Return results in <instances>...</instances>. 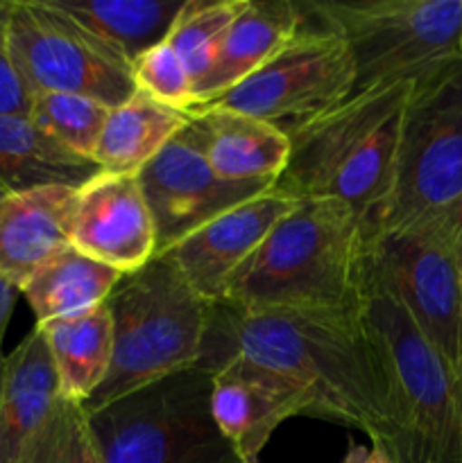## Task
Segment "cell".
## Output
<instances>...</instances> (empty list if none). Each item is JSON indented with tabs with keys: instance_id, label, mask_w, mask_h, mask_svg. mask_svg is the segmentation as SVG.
<instances>
[{
	"instance_id": "cell-1",
	"label": "cell",
	"mask_w": 462,
	"mask_h": 463,
	"mask_svg": "<svg viewBox=\"0 0 462 463\" xmlns=\"http://www.w3.org/2000/svg\"><path fill=\"white\" fill-rule=\"evenodd\" d=\"M231 357L284 375L311 396L313 419L356 428L394 457L399 428L380 357L361 312H247L211 303L195 366L217 373ZM399 461V459H397Z\"/></svg>"
},
{
	"instance_id": "cell-2",
	"label": "cell",
	"mask_w": 462,
	"mask_h": 463,
	"mask_svg": "<svg viewBox=\"0 0 462 463\" xmlns=\"http://www.w3.org/2000/svg\"><path fill=\"white\" fill-rule=\"evenodd\" d=\"M367 235L340 199L303 197L231 279L225 301L247 312H353Z\"/></svg>"
},
{
	"instance_id": "cell-3",
	"label": "cell",
	"mask_w": 462,
	"mask_h": 463,
	"mask_svg": "<svg viewBox=\"0 0 462 463\" xmlns=\"http://www.w3.org/2000/svg\"><path fill=\"white\" fill-rule=\"evenodd\" d=\"M410 89L412 81H394L358 90L290 129L288 165L276 179V193L340 199L361 217L370 240L392 188Z\"/></svg>"
},
{
	"instance_id": "cell-4",
	"label": "cell",
	"mask_w": 462,
	"mask_h": 463,
	"mask_svg": "<svg viewBox=\"0 0 462 463\" xmlns=\"http://www.w3.org/2000/svg\"><path fill=\"white\" fill-rule=\"evenodd\" d=\"M380 357L399 428V463H462V387L457 371L365 260L358 301Z\"/></svg>"
},
{
	"instance_id": "cell-5",
	"label": "cell",
	"mask_w": 462,
	"mask_h": 463,
	"mask_svg": "<svg viewBox=\"0 0 462 463\" xmlns=\"http://www.w3.org/2000/svg\"><path fill=\"white\" fill-rule=\"evenodd\" d=\"M104 306L111 315L113 360L104 383L84 405L86 411L199 362L211 303L163 256L122 276Z\"/></svg>"
},
{
	"instance_id": "cell-6",
	"label": "cell",
	"mask_w": 462,
	"mask_h": 463,
	"mask_svg": "<svg viewBox=\"0 0 462 463\" xmlns=\"http://www.w3.org/2000/svg\"><path fill=\"white\" fill-rule=\"evenodd\" d=\"M303 14L342 36L358 90L421 77L462 59V0H315Z\"/></svg>"
},
{
	"instance_id": "cell-7",
	"label": "cell",
	"mask_w": 462,
	"mask_h": 463,
	"mask_svg": "<svg viewBox=\"0 0 462 463\" xmlns=\"http://www.w3.org/2000/svg\"><path fill=\"white\" fill-rule=\"evenodd\" d=\"M208 401L211 375L193 366L86 414L104 463H245Z\"/></svg>"
},
{
	"instance_id": "cell-8",
	"label": "cell",
	"mask_w": 462,
	"mask_h": 463,
	"mask_svg": "<svg viewBox=\"0 0 462 463\" xmlns=\"http://www.w3.org/2000/svg\"><path fill=\"white\" fill-rule=\"evenodd\" d=\"M462 194V59L412 81L390 197L376 224L399 229L448 211Z\"/></svg>"
},
{
	"instance_id": "cell-9",
	"label": "cell",
	"mask_w": 462,
	"mask_h": 463,
	"mask_svg": "<svg viewBox=\"0 0 462 463\" xmlns=\"http://www.w3.org/2000/svg\"><path fill=\"white\" fill-rule=\"evenodd\" d=\"M367 258L417 328L457 371L462 362V256L447 215L367 240Z\"/></svg>"
},
{
	"instance_id": "cell-10",
	"label": "cell",
	"mask_w": 462,
	"mask_h": 463,
	"mask_svg": "<svg viewBox=\"0 0 462 463\" xmlns=\"http://www.w3.org/2000/svg\"><path fill=\"white\" fill-rule=\"evenodd\" d=\"M9 48L32 95L75 93L116 109L139 90L130 63L54 0H12Z\"/></svg>"
},
{
	"instance_id": "cell-11",
	"label": "cell",
	"mask_w": 462,
	"mask_h": 463,
	"mask_svg": "<svg viewBox=\"0 0 462 463\" xmlns=\"http://www.w3.org/2000/svg\"><path fill=\"white\" fill-rule=\"evenodd\" d=\"M356 71L342 36L324 27L294 34L270 61L236 89L193 109H226L281 127H294L322 116L353 93Z\"/></svg>"
},
{
	"instance_id": "cell-12",
	"label": "cell",
	"mask_w": 462,
	"mask_h": 463,
	"mask_svg": "<svg viewBox=\"0 0 462 463\" xmlns=\"http://www.w3.org/2000/svg\"><path fill=\"white\" fill-rule=\"evenodd\" d=\"M139 181L157 231V256L213 217L274 188L220 179L204 156V131L193 116L139 172Z\"/></svg>"
},
{
	"instance_id": "cell-13",
	"label": "cell",
	"mask_w": 462,
	"mask_h": 463,
	"mask_svg": "<svg viewBox=\"0 0 462 463\" xmlns=\"http://www.w3.org/2000/svg\"><path fill=\"white\" fill-rule=\"evenodd\" d=\"M293 203V197L272 188L213 217L161 256L179 269L186 283L204 301H225L236 271L256 251Z\"/></svg>"
},
{
	"instance_id": "cell-14",
	"label": "cell",
	"mask_w": 462,
	"mask_h": 463,
	"mask_svg": "<svg viewBox=\"0 0 462 463\" xmlns=\"http://www.w3.org/2000/svg\"><path fill=\"white\" fill-rule=\"evenodd\" d=\"M72 247L122 276L157 258V231L139 175H98L77 190Z\"/></svg>"
},
{
	"instance_id": "cell-15",
	"label": "cell",
	"mask_w": 462,
	"mask_h": 463,
	"mask_svg": "<svg viewBox=\"0 0 462 463\" xmlns=\"http://www.w3.org/2000/svg\"><path fill=\"white\" fill-rule=\"evenodd\" d=\"M211 414L222 437L245 463H261V452L279 425L311 416V396L284 375L231 357L211 375Z\"/></svg>"
},
{
	"instance_id": "cell-16",
	"label": "cell",
	"mask_w": 462,
	"mask_h": 463,
	"mask_svg": "<svg viewBox=\"0 0 462 463\" xmlns=\"http://www.w3.org/2000/svg\"><path fill=\"white\" fill-rule=\"evenodd\" d=\"M77 188L48 185L0 197V279L21 292L32 274L72 244Z\"/></svg>"
},
{
	"instance_id": "cell-17",
	"label": "cell",
	"mask_w": 462,
	"mask_h": 463,
	"mask_svg": "<svg viewBox=\"0 0 462 463\" xmlns=\"http://www.w3.org/2000/svg\"><path fill=\"white\" fill-rule=\"evenodd\" d=\"M303 9L290 0H249L231 23L207 75L195 84V104L222 98L265 66L303 27ZM190 107V109H193ZM188 109V111H190Z\"/></svg>"
},
{
	"instance_id": "cell-18",
	"label": "cell",
	"mask_w": 462,
	"mask_h": 463,
	"mask_svg": "<svg viewBox=\"0 0 462 463\" xmlns=\"http://www.w3.org/2000/svg\"><path fill=\"white\" fill-rule=\"evenodd\" d=\"M62 398L43 333L30 335L5 357L0 393V463H23Z\"/></svg>"
},
{
	"instance_id": "cell-19",
	"label": "cell",
	"mask_w": 462,
	"mask_h": 463,
	"mask_svg": "<svg viewBox=\"0 0 462 463\" xmlns=\"http://www.w3.org/2000/svg\"><path fill=\"white\" fill-rule=\"evenodd\" d=\"M204 131V156L220 179L276 184L288 165L290 138L281 127L226 109H190Z\"/></svg>"
},
{
	"instance_id": "cell-20",
	"label": "cell",
	"mask_w": 462,
	"mask_h": 463,
	"mask_svg": "<svg viewBox=\"0 0 462 463\" xmlns=\"http://www.w3.org/2000/svg\"><path fill=\"white\" fill-rule=\"evenodd\" d=\"M98 175L102 170L91 158L45 134L30 116L0 113V194L48 185L80 190Z\"/></svg>"
},
{
	"instance_id": "cell-21",
	"label": "cell",
	"mask_w": 462,
	"mask_h": 463,
	"mask_svg": "<svg viewBox=\"0 0 462 463\" xmlns=\"http://www.w3.org/2000/svg\"><path fill=\"white\" fill-rule=\"evenodd\" d=\"M43 333L66 401L84 407L107 378L113 360V326L107 306L48 321Z\"/></svg>"
},
{
	"instance_id": "cell-22",
	"label": "cell",
	"mask_w": 462,
	"mask_h": 463,
	"mask_svg": "<svg viewBox=\"0 0 462 463\" xmlns=\"http://www.w3.org/2000/svg\"><path fill=\"white\" fill-rule=\"evenodd\" d=\"M190 116L136 90L111 109L102 127L93 161L107 175H139L177 134Z\"/></svg>"
},
{
	"instance_id": "cell-23",
	"label": "cell",
	"mask_w": 462,
	"mask_h": 463,
	"mask_svg": "<svg viewBox=\"0 0 462 463\" xmlns=\"http://www.w3.org/2000/svg\"><path fill=\"white\" fill-rule=\"evenodd\" d=\"M120 279V271L68 244L27 279L21 294L41 326L102 306Z\"/></svg>"
},
{
	"instance_id": "cell-24",
	"label": "cell",
	"mask_w": 462,
	"mask_h": 463,
	"mask_svg": "<svg viewBox=\"0 0 462 463\" xmlns=\"http://www.w3.org/2000/svg\"><path fill=\"white\" fill-rule=\"evenodd\" d=\"M63 14L107 48L120 54L130 66L154 45L163 43L175 27L186 0H54Z\"/></svg>"
},
{
	"instance_id": "cell-25",
	"label": "cell",
	"mask_w": 462,
	"mask_h": 463,
	"mask_svg": "<svg viewBox=\"0 0 462 463\" xmlns=\"http://www.w3.org/2000/svg\"><path fill=\"white\" fill-rule=\"evenodd\" d=\"M247 3L249 0H186L184 3L166 41L184 61L193 80V89L207 75L226 30L243 14Z\"/></svg>"
},
{
	"instance_id": "cell-26",
	"label": "cell",
	"mask_w": 462,
	"mask_h": 463,
	"mask_svg": "<svg viewBox=\"0 0 462 463\" xmlns=\"http://www.w3.org/2000/svg\"><path fill=\"white\" fill-rule=\"evenodd\" d=\"M109 111L111 109L107 104L84 95L36 93L32 95L30 120L68 149L93 161L95 145Z\"/></svg>"
},
{
	"instance_id": "cell-27",
	"label": "cell",
	"mask_w": 462,
	"mask_h": 463,
	"mask_svg": "<svg viewBox=\"0 0 462 463\" xmlns=\"http://www.w3.org/2000/svg\"><path fill=\"white\" fill-rule=\"evenodd\" d=\"M23 463H104L84 407L59 398Z\"/></svg>"
},
{
	"instance_id": "cell-28",
	"label": "cell",
	"mask_w": 462,
	"mask_h": 463,
	"mask_svg": "<svg viewBox=\"0 0 462 463\" xmlns=\"http://www.w3.org/2000/svg\"><path fill=\"white\" fill-rule=\"evenodd\" d=\"M131 75H134L136 89L148 93L157 102L186 113L195 104L193 80L168 41L140 54L131 66Z\"/></svg>"
},
{
	"instance_id": "cell-29",
	"label": "cell",
	"mask_w": 462,
	"mask_h": 463,
	"mask_svg": "<svg viewBox=\"0 0 462 463\" xmlns=\"http://www.w3.org/2000/svg\"><path fill=\"white\" fill-rule=\"evenodd\" d=\"M9 7L12 0H0V113L30 116L32 93L18 75L9 48Z\"/></svg>"
},
{
	"instance_id": "cell-30",
	"label": "cell",
	"mask_w": 462,
	"mask_h": 463,
	"mask_svg": "<svg viewBox=\"0 0 462 463\" xmlns=\"http://www.w3.org/2000/svg\"><path fill=\"white\" fill-rule=\"evenodd\" d=\"M342 463H399V461L397 457H394L388 448L380 446V443L362 446V443H356L353 439H349Z\"/></svg>"
},
{
	"instance_id": "cell-31",
	"label": "cell",
	"mask_w": 462,
	"mask_h": 463,
	"mask_svg": "<svg viewBox=\"0 0 462 463\" xmlns=\"http://www.w3.org/2000/svg\"><path fill=\"white\" fill-rule=\"evenodd\" d=\"M18 294L21 292H18L14 285H9L7 280L0 279V355H5L3 339H5V333H7L9 319H12L14 315V306H16Z\"/></svg>"
},
{
	"instance_id": "cell-32",
	"label": "cell",
	"mask_w": 462,
	"mask_h": 463,
	"mask_svg": "<svg viewBox=\"0 0 462 463\" xmlns=\"http://www.w3.org/2000/svg\"><path fill=\"white\" fill-rule=\"evenodd\" d=\"M444 215H447L448 226H451L453 240H456L457 251H460V256H462V194L456 199V203H453L448 211H444Z\"/></svg>"
},
{
	"instance_id": "cell-33",
	"label": "cell",
	"mask_w": 462,
	"mask_h": 463,
	"mask_svg": "<svg viewBox=\"0 0 462 463\" xmlns=\"http://www.w3.org/2000/svg\"><path fill=\"white\" fill-rule=\"evenodd\" d=\"M5 357L7 355H0V393H3V383H5Z\"/></svg>"
},
{
	"instance_id": "cell-34",
	"label": "cell",
	"mask_w": 462,
	"mask_h": 463,
	"mask_svg": "<svg viewBox=\"0 0 462 463\" xmlns=\"http://www.w3.org/2000/svg\"><path fill=\"white\" fill-rule=\"evenodd\" d=\"M457 380H460V387H462V362L460 366H457Z\"/></svg>"
},
{
	"instance_id": "cell-35",
	"label": "cell",
	"mask_w": 462,
	"mask_h": 463,
	"mask_svg": "<svg viewBox=\"0 0 462 463\" xmlns=\"http://www.w3.org/2000/svg\"><path fill=\"white\" fill-rule=\"evenodd\" d=\"M460 50H462V36H460Z\"/></svg>"
},
{
	"instance_id": "cell-36",
	"label": "cell",
	"mask_w": 462,
	"mask_h": 463,
	"mask_svg": "<svg viewBox=\"0 0 462 463\" xmlns=\"http://www.w3.org/2000/svg\"><path fill=\"white\" fill-rule=\"evenodd\" d=\"M0 197H3V194H0Z\"/></svg>"
}]
</instances>
